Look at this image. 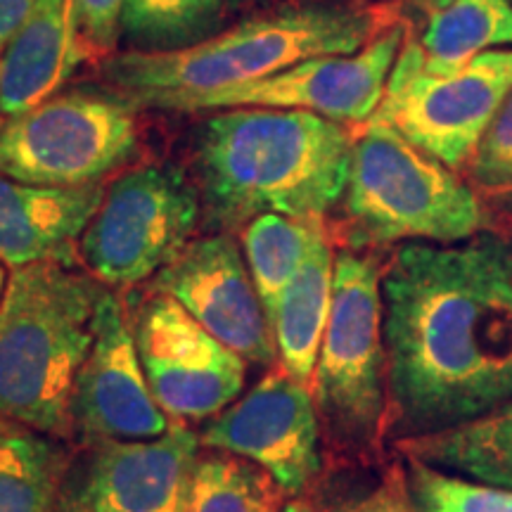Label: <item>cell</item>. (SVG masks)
<instances>
[{
  "mask_svg": "<svg viewBox=\"0 0 512 512\" xmlns=\"http://www.w3.org/2000/svg\"><path fill=\"white\" fill-rule=\"evenodd\" d=\"M200 437L171 420L162 437L81 448L57 512H183Z\"/></svg>",
  "mask_w": 512,
  "mask_h": 512,
  "instance_id": "obj_14",
  "label": "cell"
},
{
  "mask_svg": "<svg viewBox=\"0 0 512 512\" xmlns=\"http://www.w3.org/2000/svg\"><path fill=\"white\" fill-rule=\"evenodd\" d=\"M337 209L344 249L354 252L396 242L453 245L482 235L489 223L482 200L458 171L380 121L358 126Z\"/></svg>",
  "mask_w": 512,
  "mask_h": 512,
  "instance_id": "obj_5",
  "label": "cell"
},
{
  "mask_svg": "<svg viewBox=\"0 0 512 512\" xmlns=\"http://www.w3.org/2000/svg\"><path fill=\"white\" fill-rule=\"evenodd\" d=\"M12 427H17L15 422H10V420H5V418H0V432H8V430H12Z\"/></svg>",
  "mask_w": 512,
  "mask_h": 512,
  "instance_id": "obj_34",
  "label": "cell"
},
{
  "mask_svg": "<svg viewBox=\"0 0 512 512\" xmlns=\"http://www.w3.org/2000/svg\"><path fill=\"white\" fill-rule=\"evenodd\" d=\"M228 0H124L121 53H174L223 31Z\"/></svg>",
  "mask_w": 512,
  "mask_h": 512,
  "instance_id": "obj_22",
  "label": "cell"
},
{
  "mask_svg": "<svg viewBox=\"0 0 512 512\" xmlns=\"http://www.w3.org/2000/svg\"><path fill=\"white\" fill-rule=\"evenodd\" d=\"M337 512H418L415 510L408 475L401 467H392L370 494L358 498Z\"/></svg>",
  "mask_w": 512,
  "mask_h": 512,
  "instance_id": "obj_28",
  "label": "cell"
},
{
  "mask_svg": "<svg viewBox=\"0 0 512 512\" xmlns=\"http://www.w3.org/2000/svg\"><path fill=\"white\" fill-rule=\"evenodd\" d=\"M152 290L183 306L204 330L252 366H273L275 337L233 233L195 238L164 271Z\"/></svg>",
  "mask_w": 512,
  "mask_h": 512,
  "instance_id": "obj_15",
  "label": "cell"
},
{
  "mask_svg": "<svg viewBox=\"0 0 512 512\" xmlns=\"http://www.w3.org/2000/svg\"><path fill=\"white\" fill-rule=\"evenodd\" d=\"M413 41L418 43L427 72H456L477 55L512 48V3L446 0L425 17V24Z\"/></svg>",
  "mask_w": 512,
  "mask_h": 512,
  "instance_id": "obj_20",
  "label": "cell"
},
{
  "mask_svg": "<svg viewBox=\"0 0 512 512\" xmlns=\"http://www.w3.org/2000/svg\"><path fill=\"white\" fill-rule=\"evenodd\" d=\"M467 174L477 190L486 195H512V91L505 95L496 117L479 140Z\"/></svg>",
  "mask_w": 512,
  "mask_h": 512,
  "instance_id": "obj_26",
  "label": "cell"
},
{
  "mask_svg": "<svg viewBox=\"0 0 512 512\" xmlns=\"http://www.w3.org/2000/svg\"><path fill=\"white\" fill-rule=\"evenodd\" d=\"M283 512H313V508L306 501H290Z\"/></svg>",
  "mask_w": 512,
  "mask_h": 512,
  "instance_id": "obj_32",
  "label": "cell"
},
{
  "mask_svg": "<svg viewBox=\"0 0 512 512\" xmlns=\"http://www.w3.org/2000/svg\"><path fill=\"white\" fill-rule=\"evenodd\" d=\"M5 126V117H3V114H0V128H3Z\"/></svg>",
  "mask_w": 512,
  "mask_h": 512,
  "instance_id": "obj_35",
  "label": "cell"
},
{
  "mask_svg": "<svg viewBox=\"0 0 512 512\" xmlns=\"http://www.w3.org/2000/svg\"><path fill=\"white\" fill-rule=\"evenodd\" d=\"M290 3V0H228L230 8H271V5Z\"/></svg>",
  "mask_w": 512,
  "mask_h": 512,
  "instance_id": "obj_31",
  "label": "cell"
},
{
  "mask_svg": "<svg viewBox=\"0 0 512 512\" xmlns=\"http://www.w3.org/2000/svg\"><path fill=\"white\" fill-rule=\"evenodd\" d=\"M510 3H512V0H510Z\"/></svg>",
  "mask_w": 512,
  "mask_h": 512,
  "instance_id": "obj_36",
  "label": "cell"
},
{
  "mask_svg": "<svg viewBox=\"0 0 512 512\" xmlns=\"http://www.w3.org/2000/svg\"><path fill=\"white\" fill-rule=\"evenodd\" d=\"M332 278H335V252L325 228H320L304 264L287 285L273 323L280 366L306 387L313 384L320 344L328 328Z\"/></svg>",
  "mask_w": 512,
  "mask_h": 512,
  "instance_id": "obj_18",
  "label": "cell"
},
{
  "mask_svg": "<svg viewBox=\"0 0 512 512\" xmlns=\"http://www.w3.org/2000/svg\"><path fill=\"white\" fill-rule=\"evenodd\" d=\"M102 197V185L50 188L0 174V259L12 268L72 261Z\"/></svg>",
  "mask_w": 512,
  "mask_h": 512,
  "instance_id": "obj_16",
  "label": "cell"
},
{
  "mask_svg": "<svg viewBox=\"0 0 512 512\" xmlns=\"http://www.w3.org/2000/svg\"><path fill=\"white\" fill-rule=\"evenodd\" d=\"M105 287L69 261L12 268L0 302V418L72 441V396Z\"/></svg>",
  "mask_w": 512,
  "mask_h": 512,
  "instance_id": "obj_4",
  "label": "cell"
},
{
  "mask_svg": "<svg viewBox=\"0 0 512 512\" xmlns=\"http://www.w3.org/2000/svg\"><path fill=\"white\" fill-rule=\"evenodd\" d=\"M510 91L512 48L489 50L456 72L434 74L406 34L380 110L370 121L392 126L448 169L463 171Z\"/></svg>",
  "mask_w": 512,
  "mask_h": 512,
  "instance_id": "obj_9",
  "label": "cell"
},
{
  "mask_svg": "<svg viewBox=\"0 0 512 512\" xmlns=\"http://www.w3.org/2000/svg\"><path fill=\"white\" fill-rule=\"evenodd\" d=\"M387 437H425L512 401V242H403L382 268Z\"/></svg>",
  "mask_w": 512,
  "mask_h": 512,
  "instance_id": "obj_1",
  "label": "cell"
},
{
  "mask_svg": "<svg viewBox=\"0 0 512 512\" xmlns=\"http://www.w3.org/2000/svg\"><path fill=\"white\" fill-rule=\"evenodd\" d=\"M83 57L74 0H38L0 53V114L19 117L60 93Z\"/></svg>",
  "mask_w": 512,
  "mask_h": 512,
  "instance_id": "obj_17",
  "label": "cell"
},
{
  "mask_svg": "<svg viewBox=\"0 0 512 512\" xmlns=\"http://www.w3.org/2000/svg\"><path fill=\"white\" fill-rule=\"evenodd\" d=\"M69 467L60 439L22 425L0 432V512H57Z\"/></svg>",
  "mask_w": 512,
  "mask_h": 512,
  "instance_id": "obj_21",
  "label": "cell"
},
{
  "mask_svg": "<svg viewBox=\"0 0 512 512\" xmlns=\"http://www.w3.org/2000/svg\"><path fill=\"white\" fill-rule=\"evenodd\" d=\"M124 0H74L76 24L86 55L112 57L119 50V15Z\"/></svg>",
  "mask_w": 512,
  "mask_h": 512,
  "instance_id": "obj_27",
  "label": "cell"
},
{
  "mask_svg": "<svg viewBox=\"0 0 512 512\" xmlns=\"http://www.w3.org/2000/svg\"><path fill=\"white\" fill-rule=\"evenodd\" d=\"M200 190L185 169L145 164L105 188L98 211L76 242V259L107 287L155 278L195 240Z\"/></svg>",
  "mask_w": 512,
  "mask_h": 512,
  "instance_id": "obj_8",
  "label": "cell"
},
{
  "mask_svg": "<svg viewBox=\"0 0 512 512\" xmlns=\"http://www.w3.org/2000/svg\"><path fill=\"white\" fill-rule=\"evenodd\" d=\"M8 275H5V261L0 259V302H3L5 297V287H8Z\"/></svg>",
  "mask_w": 512,
  "mask_h": 512,
  "instance_id": "obj_33",
  "label": "cell"
},
{
  "mask_svg": "<svg viewBox=\"0 0 512 512\" xmlns=\"http://www.w3.org/2000/svg\"><path fill=\"white\" fill-rule=\"evenodd\" d=\"M171 427L140 363L131 318L110 290L102 292L95 339L72 396V441L81 448L105 441L157 439Z\"/></svg>",
  "mask_w": 512,
  "mask_h": 512,
  "instance_id": "obj_13",
  "label": "cell"
},
{
  "mask_svg": "<svg viewBox=\"0 0 512 512\" xmlns=\"http://www.w3.org/2000/svg\"><path fill=\"white\" fill-rule=\"evenodd\" d=\"M354 140L351 126L311 112H211L188 136L202 221L214 233H235L261 214L323 223L347 190Z\"/></svg>",
  "mask_w": 512,
  "mask_h": 512,
  "instance_id": "obj_2",
  "label": "cell"
},
{
  "mask_svg": "<svg viewBox=\"0 0 512 512\" xmlns=\"http://www.w3.org/2000/svg\"><path fill=\"white\" fill-rule=\"evenodd\" d=\"M382 3L389 5V8L413 10V12H420L422 17H427L432 10L441 8V5H444L446 0H382Z\"/></svg>",
  "mask_w": 512,
  "mask_h": 512,
  "instance_id": "obj_30",
  "label": "cell"
},
{
  "mask_svg": "<svg viewBox=\"0 0 512 512\" xmlns=\"http://www.w3.org/2000/svg\"><path fill=\"white\" fill-rule=\"evenodd\" d=\"M320 432L311 387L287 375L278 363L252 392L214 415L197 437L204 448L259 465L287 494H302L323 467Z\"/></svg>",
  "mask_w": 512,
  "mask_h": 512,
  "instance_id": "obj_12",
  "label": "cell"
},
{
  "mask_svg": "<svg viewBox=\"0 0 512 512\" xmlns=\"http://www.w3.org/2000/svg\"><path fill=\"white\" fill-rule=\"evenodd\" d=\"M382 266L375 254H335L328 328L313 373L320 427L351 458L380 451L387 437V349L382 332Z\"/></svg>",
  "mask_w": 512,
  "mask_h": 512,
  "instance_id": "obj_6",
  "label": "cell"
},
{
  "mask_svg": "<svg viewBox=\"0 0 512 512\" xmlns=\"http://www.w3.org/2000/svg\"><path fill=\"white\" fill-rule=\"evenodd\" d=\"M131 325L150 392L174 422L211 420L245 389V358L166 294L152 290Z\"/></svg>",
  "mask_w": 512,
  "mask_h": 512,
  "instance_id": "obj_10",
  "label": "cell"
},
{
  "mask_svg": "<svg viewBox=\"0 0 512 512\" xmlns=\"http://www.w3.org/2000/svg\"><path fill=\"white\" fill-rule=\"evenodd\" d=\"M138 112L112 88L50 95L0 128V174L50 188L102 185L138 157Z\"/></svg>",
  "mask_w": 512,
  "mask_h": 512,
  "instance_id": "obj_7",
  "label": "cell"
},
{
  "mask_svg": "<svg viewBox=\"0 0 512 512\" xmlns=\"http://www.w3.org/2000/svg\"><path fill=\"white\" fill-rule=\"evenodd\" d=\"M408 486L418 512H512V489L472 482L411 460Z\"/></svg>",
  "mask_w": 512,
  "mask_h": 512,
  "instance_id": "obj_25",
  "label": "cell"
},
{
  "mask_svg": "<svg viewBox=\"0 0 512 512\" xmlns=\"http://www.w3.org/2000/svg\"><path fill=\"white\" fill-rule=\"evenodd\" d=\"M394 8L358 0H290L271 5L174 53H114L100 79L140 110L185 112L207 95L266 79L325 55H349L392 27Z\"/></svg>",
  "mask_w": 512,
  "mask_h": 512,
  "instance_id": "obj_3",
  "label": "cell"
},
{
  "mask_svg": "<svg viewBox=\"0 0 512 512\" xmlns=\"http://www.w3.org/2000/svg\"><path fill=\"white\" fill-rule=\"evenodd\" d=\"M38 0H0V53L22 29Z\"/></svg>",
  "mask_w": 512,
  "mask_h": 512,
  "instance_id": "obj_29",
  "label": "cell"
},
{
  "mask_svg": "<svg viewBox=\"0 0 512 512\" xmlns=\"http://www.w3.org/2000/svg\"><path fill=\"white\" fill-rule=\"evenodd\" d=\"M406 34L408 29L394 22L356 53L313 57L266 79L207 95L185 112L268 107L311 112L347 126L368 124L380 110Z\"/></svg>",
  "mask_w": 512,
  "mask_h": 512,
  "instance_id": "obj_11",
  "label": "cell"
},
{
  "mask_svg": "<svg viewBox=\"0 0 512 512\" xmlns=\"http://www.w3.org/2000/svg\"><path fill=\"white\" fill-rule=\"evenodd\" d=\"M396 446L415 463L512 489V401L465 425L403 439Z\"/></svg>",
  "mask_w": 512,
  "mask_h": 512,
  "instance_id": "obj_19",
  "label": "cell"
},
{
  "mask_svg": "<svg viewBox=\"0 0 512 512\" xmlns=\"http://www.w3.org/2000/svg\"><path fill=\"white\" fill-rule=\"evenodd\" d=\"M320 228L323 223L297 221L283 214H261L242 228V254L271 330L287 285L304 264Z\"/></svg>",
  "mask_w": 512,
  "mask_h": 512,
  "instance_id": "obj_23",
  "label": "cell"
},
{
  "mask_svg": "<svg viewBox=\"0 0 512 512\" xmlns=\"http://www.w3.org/2000/svg\"><path fill=\"white\" fill-rule=\"evenodd\" d=\"M287 491L249 460L214 451L197 456L183 512H283Z\"/></svg>",
  "mask_w": 512,
  "mask_h": 512,
  "instance_id": "obj_24",
  "label": "cell"
}]
</instances>
